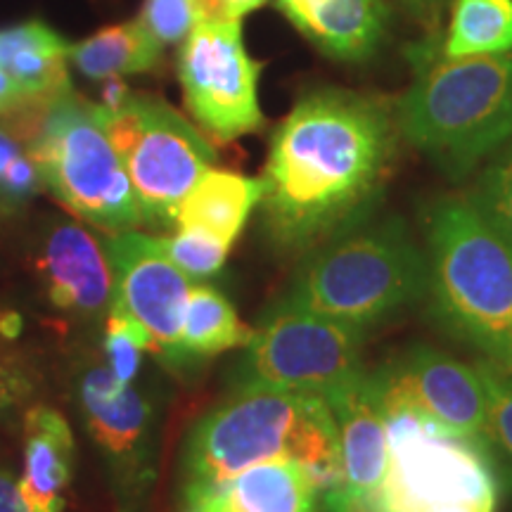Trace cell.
<instances>
[{
  "instance_id": "e0dca14e",
  "label": "cell",
  "mask_w": 512,
  "mask_h": 512,
  "mask_svg": "<svg viewBox=\"0 0 512 512\" xmlns=\"http://www.w3.org/2000/svg\"><path fill=\"white\" fill-rule=\"evenodd\" d=\"M283 15L325 55L361 62L382 43L389 27L384 0H275Z\"/></svg>"
},
{
  "instance_id": "7a4b0ae2",
  "label": "cell",
  "mask_w": 512,
  "mask_h": 512,
  "mask_svg": "<svg viewBox=\"0 0 512 512\" xmlns=\"http://www.w3.org/2000/svg\"><path fill=\"white\" fill-rule=\"evenodd\" d=\"M290 458L309 467L320 494L339 479V432L318 394L238 384L192 427L181 453V494L209 489L247 467Z\"/></svg>"
},
{
  "instance_id": "83f0119b",
  "label": "cell",
  "mask_w": 512,
  "mask_h": 512,
  "mask_svg": "<svg viewBox=\"0 0 512 512\" xmlns=\"http://www.w3.org/2000/svg\"><path fill=\"white\" fill-rule=\"evenodd\" d=\"M472 202L512 245V145L484 171Z\"/></svg>"
},
{
  "instance_id": "603a6c76",
  "label": "cell",
  "mask_w": 512,
  "mask_h": 512,
  "mask_svg": "<svg viewBox=\"0 0 512 512\" xmlns=\"http://www.w3.org/2000/svg\"><path fill=\"white\" fill-rule=\"evenodd\" d=\"M512 50V0H456L441 57L496 55Z\"/></svg>"
},
{
  "instance_id": "d4e9b609",
  "label": "cell",
  "mask_w": 512,
  "mask_h": 512,
  "mask_svg": "<svg viewBox=\"0 0 512 512\" xmlns=\"http://www.w3.org/2000/svg\"><path fill=\"white\" fill-rule=\"evenodd\" d=\"M43 188L27 147L0 126V216L12 214Z\"/></svg>"
},
{
  "instance_id": "8fae6325",
  "label": "cell",
  "mask_w": 512,
  "mask_h": 512,
  "mask_svg": "<svg viewBox=\"0 0 512 512\" xmlns=\"http://www.w3.org/2000/svg\"><path fill=\"white\" fill-rule=\"evenodd\" d=\"M79 411L126 510L145 508L157 482L159 403L150 384H121L110 368H86L76 384Z\"/></svg>"
},
{
  "instance_id": "4316f807",
  "label": "cell",
  "mask_w": 512,
  "mask_h": 512,
  "mask_svg": "<svg viewBox=\"0 0 512 512\" xmlns=\"http://www.w3.org/2000/svg\"><path fill=\"white\" fill-rule=\"evenodd\" d=\"M140 24L150 31L159 46H181L200 22L204 12L200 0H145Z\"/></svg>"
},
{
  "instance_id": "30bf717a",
  "label": "cell",
  "mask_w": 512,
  "mask_h": 512,
  "mask_svg": "<svg viewBox=\"0 0 512 512\" xmlns=\"http://www.w3.org/2000/svg\"><path fill=\"white\" fill-rule=\"evenodd\" d=\"M176 67L185 107L211 138L230 143L264 124L259 107L264 64L247 53L240 19L197 24L181 43Z\"/></svg>"
},
{
  "instance_id": "2e32d148",
  "label": "cell",
  "mask_w": 512,
  "mask_h": 512,
  "mask_svg": "<svg viewBox=\"0 0 512 512\" xmlns=\"http://www.w3.org/2000/svg\"><path fill=\"white\" fill-rule=\"evenodd\" d=\"M178 512H320V489L309 467L278 458L209 489L183 491Z\"/></svg>"
},
{
  "instance_id": "9c48e42d",
  "label": "cell",
  "mask_w": 512,
  "mask_h": 512,
  "mask_svg": "<svg viewBox=\"0 0 512 512\" xmlns=\"http://www.w3.org/2000/svg\"><path fill=\"white\" fill-rule=\"evenodd\" d=\"M361 373V330L285 299L268 309L252 330L240 363V384L325 399Z\"/></svg>"
},
{
  "instance_id": "f1b7e54d",
  "label": "cell",
  "mask_w": 512,
  "mask_h": 512,
  "mask_svg": "<svg viewBox=\"0 0 512 512\" xmlns=\"http://www.w3.org/2000/svg\"><path fill=\"white\" fill-rule=\"evenodd\" d=\"M164 240L166 252L190 278H207V275L219 273L230 252V247L221 245L219 240L209 238V235L197 233V230L178 228L174 238Z\"/></svg>"
},
{
  "instance_id": "6da1fadb",
  "label": "cell",
  "mask_w": 512,
  "mask_h": 512,
  "mask_svg": "<svg viewBox=\"0 0 512 512\" xmlns=\"http://www.w3.org/2000/svg\"><path fill=\"white\" fill-rule=\"evenodd\" d=\"M396 117L368 95L323 88L275 128L261 209L268 235L287 254H306L373 202L389 174Z\"/></svg>"
},
{
  "instance_id": "f546056e",
  "label": "cell",
  "mask_w": 512,
  "mask_h": 512,
  "mask_svg": "<svg viewBox=\"0 0 512 512\" xmlns=\"http://www.w3.org/2000/svg\"><path fill=\"white\" fill-rule=\"evenodd\" d=\"M34 368L15 351L0 347V418H8L36 394Z\"/></svg>"
},
{
  "instance_id": "7c38bea8",
  "label": "cell",
  "mask_w": 512,
  "mask_h": 512,
  "mask_svg": "<svg viewBox=\"0 0 512 512\" xmlns=\"http://www.w3.org/2000/svg\"><path fill=\"white\" fill-rule=\"evenodd\" d=\"M114 271L110 311L136 320L150 339V351L166 366H188L183 349V311L192 290L190 275L166 252L164 238L126 230L105 240Z\"/></svg>"
},
{
  "instance_id": "ffe728a7",
  "label": "cell",
  "mask_w": 512,
  "mask_h": 512,
  "mask_svg": "<svg viewBox=\"0 0 512 512\" xmlns=\"http://www.w3.org/2000/svg\"><path fill=\"white\" fill-rule=\"evenodd\" d=\"M69 43L48 24L31 19L0 29V69L31 98H46L69 83Z\"/></svg>"
},
{
  "instance_id": "d6986e66",
  "label": "cell",
  "mask_w": 512,
  "mask_h": 512,
  "mask_svg": "<svg viewBox=\"0 0 512 512\" xmlns=\"http://www.w3.org/2000/svg\"><path fill=\"white\" fill-rule=\"evenodd\" d=\"M264 195L261 178H247L233 171L211 169L197 181L176 211L174 226L209 235L233 247L254 207Z\"/></svg>"
},
{
  "instance_id": "5b68a950",
  "label": "cell",
  "mask_w": 512,
  "mask_h": 512,
  "mask_svg": "<svg viewBox=\"0 0 512 512\" xmlns=\"http://www.w3.org/2000/svg\"><path fill=\"white\" fill-rule=\"evenodd\" d=\"M430 290V264L396 219L351 223L311 252L287 302L361 330Z\"/></svg>"
},
{
  "instance_id": "cb8c5ba5",
  "label": "cell",
  "mask_w": 512,
  "mask_h": 512,
  "mask_svg": "<svg viewBox=\"0 0 512 512\" xmlns=\"http://www.w3.org/2000/svg\"><path fill=\"white\" fill-rule=\"evenodd\" d=\"M486 399V446L512 479V375L489 363L477 368Z\"/></svg>"
},
{
  "instance_id": "4dcf8cb0",
  "label": "cell",
  "mask_w": 512,
  "mask_h": 512,
  "mask_svg": "<svg viewBox=\"0 0 512 512\" xmlns=\"http://www.w3.org/2000/svg\"><path fill=\"white\" fill-rule=\"evenodd\" d=\"M268 0H200L204 19H242Z\"/></svg>"
},
{
  "instance_id": "e575fe53",
  "label": "cell",
  "mask_w": 512,
  "mask_h": 512,
  "mask_svg": "<svg viewBox=\"0 0 512 512\" xmlns=\"http://www.w3.org/2000/svg\"><path fill=\"white\" fill-rule=\"evenodd\" d=\"M0 335L8 337V339H15L19 335V316H17V313H5V316L0 318Z\"/></svg>"
},
{
  "instance_id": "8992f818",
  "label": "cell",
  "mask_w": 512,
  "mask_h": 512,
  "mask_svg": "<svg viewBox=\"0 0 512 512\" xmlns=\"http://www.w3.org/2000/svg\"><path fill=\"white\" fill-rule=\"evenodd\" d=\"M408 143L463 178L512 136V50L439 57L396 107Z\"/></svg>"
},
{
  "instance_id": "484cf974",
  "label": "cell",
  "mask_w": 512,
  "mask_h": 512,
  "mask_svg": "<svg viewBox=\"0 0 512 512\" xmlns=\"http://www.w3.org/2000/svg\"><path fill=\"white\" fill-rule=\"evenodd\" d=\"M145 351H150V339L136 320L117 311L107 313L105 354L110 361L112 375L121 384L136 382Z\"/></svg>"
},
{
  "instance_id": "5bb4252c",
  "label": "cell",
  "mask_w": 512,
  "mask_h": 512,
  "mask_svg": "<svg viewBox=\"0 0 512 512\" xmlns=\"http://www.w3.org/2000/svg\"><path fill=\"white\" fill-rule=\"evenodd\" d=\"M373 375L384 392L411 403L448 430L486 444V399L477 368L430 347H415Z\"/></svg>"
},
{
  "instance_id": "3957f363",
  "label": "cell",
  "mask_w": 512,
  "mask_h": 512,
  "mask_svg": "<svg viewBox=\"0 0 512 512\" xmlns=\"http://www.w3.org/2000/svg\"><path fill=\"white\" fill-rule=\"evenodd\" d=\"M0 119L27 147L43 188L64 209L112 235L145 226L131 178L112 143L105 105L88 102L67 86L22 102Z\"/></svg>"
},
{
  "instance_id": "44dd1931",
  "label": "cell",
  "mask_w": 512,
  "mask_h": 512,
  "mask_svg": "<svg viewBox=\"0 0 512 512\" xmlns=\"http://www.w3.org/2000/svg\"><path fill=\"white\" fill-rule=\"evenodd\" d=\"M162 46L140 19L100 29L81 43H69V64L86 79L114 81L121 76L145 74L159 67Z\"/></svg>"
},
{
  "instance_id": "9a60e30c",
  "label": "cell",
  "mask_w": 512,
  "mask_h": 512,
  "mask_svg": "<svg viewBox=\"0 0 512 512\" xmlns=\"http://www.w3.org/2000/svg\"><path fill=\"white\" fill-rule=\"evenodd\" d=\"M36 273L55 309L105 316L114 302V271L107 247L76 221H55L36 252Z\"/></svg>"
},
{
  "instance_id": "d6a6232c",
  "label": "cell",
  "mask_w": 512,
  "mask_h": 512,
  "mask_svg": "<svg viewBox=\"0 0 512 512\" xmlns=\"http://www.w3.org/2000/svg\"><path fill=\"white\" fill-rule=\"evenodd\" d=\"M399 3L406 8L411 15L422 24H434L439 22L441 12L446 10V5L451 0H399Z\"/></svg>"
},
{
  "instance_id": "1f68e13d",
  "label": "cell",
  "mask_w": 512,
  "mask_h": 512,
  "mask_svg": "<svg viewBox=\"0 0 512 512\" xmlns=\"http://www.w3.org/2000/svg\"><path fill=\"white\" fill-rule=\"evenodd\" d=\"M0 512H34L19 494L17 479L0 465Z\"/></svg>"
},
{
  "instance_id": "d590c367",
  "label": "cell",
  "mask_w": 512,
  "mask_h": 512,
  "mask_svg": "<svg viewBox=\"0 0 512 512\" xmlns=\"http://www.w3.org/2000/svg\"><path fill=\"white\" fill-rule=\"evenodd\" d=\"M119 512H131V510H119Z\"/></svg>"
},
{
  "instance_id": "ac0fdd59",
  "label": "cell",
  "mask_w": 512,
  "mask_h": 512,
  "mask_svg": "<svg viewBox=\"0 0 512 512\" xmlns=\"http://www.w3.org/2000/svg\"><path fill=\"white\" fill-rule=\"evenodd\" d=\"M74 434L62 413L31 406L24 415V475L19 494L34 512H62V494L72 479Z\"/></svg>"
},
{
  "instance_id": "4fadbf2b",
  "label": "cell",
  "mask_w": 512,
  "mask_h": 512,
  "mask_svg": "<svg viewBox=\"0 0 512 512\" xmlns=\"http://www.w3.org/2000/svg\"><path fill=\"white\" fill-rule=\"evenodd\" d=\"M325 401L339 432V479L323 494V512H377L387 472V420L375 375H356Z\"/></svg>"
},
{
  "instance_id": "ba28073f",
  "label": "cell",
  "mask_w": 512,
  "mask_h": 512,
  "mask_svg": "<svg viewBox=\"0 0 512 512\" xmlns=\"http://www.w3.org/2000/svg\"><path fill=\"white\" fill-rule=\"evenodd\" d=\"M102 105L145 226H174L185 195L214 169L216 150L174 107L155 95L131 93L117 79Z\"/></svg>"
},
{
  "instance_id": "277c9868",
  "label": "cell",
  "mask_w": 512,
  "mask_h": 512,
  "mask_svg": "<svg viewBox=\"0 0 512 512\" xmlns=\"http://www.w3.org/2000/svg\"><path fill=\"white\" fill-rule=\"evenodd\" d=\"M430 290L439 316L486 363L512 375V245L472 200L432 209Z\"/></svg>"
},
{
  "instance_id": "7402d4cb",
  "label": "cell",
  "mask_w": 512,
  "mask_h": 512,
  "mask_svg": "<svg viewBox=\"0 0 512 512\" xmlns=\"http://www.w3.org/2000/svg\"><path fill=\"white\" fill-rule=\"evenodd\" d=\"M183 349L190 358H209L247 347L252 328L238 318L233 304L209 285H192L183 311Z\"/></svg>"
},
{
  "instance_id": "52a82bcc",
  "label": "cell",
  "mask_w": 512,
  "mask_h": 512,
  "mask_svg": "<svg viewBox=\"0 0 512 512\" xmlns=\"http://www.w3.org/2000/svg\"><path fill=\"white\" fill-rule=\"evenodd\" d=\"M377 389L387 420V472L377 512H496L489 446L439 425L380 384Z\"/></svg>"
},
{
  "instance_id": "836d02e7",
  "label": "cell",
  "mask_w": 512,
  "mask_h": 512,
  "mask_svg": "<svg viewBox=\"0 0 512 512\" xmlns=\"http://www.w3.org/2000/svg\"><path fill=\"white\" fill-rule=\"evenodd\" d=\"M27 100H31V95L27 91H22V88L0 69V117H5V114L12 112L15 107H19Z\"/></svg>"
}]
</instances>
